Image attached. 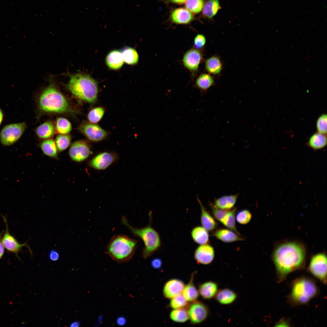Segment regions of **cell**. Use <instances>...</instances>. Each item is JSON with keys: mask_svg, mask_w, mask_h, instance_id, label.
Returning <instances> with one entry per match:
<instances>
[{"mask_svg": "<svg viewBox=\"0 0 327 327\" xmlns=\"http://www.w3.org/2000/svg\"><path fill=\"white\" fill-rule=\"evenodd\" d=\"M237 194L223 196L216 199L214 204L217 207L223 210L233 208L236 201Z\"/></svg>", "mask_w": 327, "mask_h": 327, "instance_id": "cell-27", "label": "cell"}, {"mask_svg": "<svg viewBox=\"0 0 327 327\" xmlns=\"http://www.w3.org/2000/svg\"><path fill=\"white\" fill-rule=\"evenodd\" d=\"M215 84L214 78L208 73L201 74L196 79L195 86L203 93H205Z\"/></svg>", "mask_w": 327, "mask_h": 327, "instance_id": "cell-18", "label": "cell"}, {"mask_svg": "<svg viewBox=\"0 0 327 327\" xmlns=\"http://www.w3.org/2000/svg\"><path fill=\"white\" fill-rule=\"evenodd\" d=\"M185 286L183 282L180 280H170L164 285L163 291L164 295L167 298L172 299L181 294Z\"/></svg>", "mask_w": 327, "mask_h": 327, "instance_id": "cell-16", "label": "cell"}, {"mask_svg": "<svg viewBox=\"0 0 327 327\" xmlns=\"http://www.w3.org/2000/svg\"><path fill=\"white\" fill-rule=\"evenodd\" d=\"M3 233V232H2ZM2 232L0 234V259L3 256L4 253V247L2 241Z\"/></svg>", "mask_w": 327, "mask_h": 327, "instance_id": "cell-46", "label": "cell"}, {"mask_svg": "<svg viewBox=\"0 0 327 327\" xmlns=\"http://www.w3.org/2000/svg\"><path fill=\"white\" fill-rule=\"evenodd\" d=\"M55 127L50 121L43 123L36 129V132L38 137L41 139H46L53 137L56 133Z\"/></svg>", "mask_w": 327, "mask_h": 327, "instance_id": "cell-24", "label": "cell"}, {"mask_svg": "<svg viewBox=\"0 0 327 327\" xmlns=\"http://www.w3.org/2000/svg\"><path fill=\"white\" fill-rule=\"evenodd\" d=\"M237 234L232 230L221 229L216 231L214 235L218 239L225 243L243 240V238L240 237Z\"/></svg>", "mask_w": 327, "mask_h": 327, "instance_id": "cell-23", "label": "cell"}, {"mask_svg": "<svg viewBox=\"0 0 327 327\" xmlns=\"http://www.w3.org/2000/svg\"><path fill=\"white\" fill-rule=\"evenodd\" d=\"M80 323L77 321H75L72 322L70 325V327H78L79 326Z\"/></svg>", "mask_w": 327, "mask_h": 327, "instance_id": "cell-48", "label": "cell"}, {"mask_svg": "<svg viewBox=\"0 0 327 327\" xmlns=\"http://www.w3.org/2000/svg\"><path fill=\"white\" fill-rule=\"evenodd\" d=\"M305 259V249L300 244L288 242L279 246L272 256L278 282L283 281L289 274L300 268Z\"/></svg>", "mask_w": 327, "mask_h": 327, "instance_id": "cell-1", "label": "cell"}, {"mask_svg": "<svg viewBox=\"0 0 327 327\" xmlns=\"http://www.w3.org/2000/svg\"><path fill=\"white\" fill-rule=\"evenodd\" d=\"M309 271L324 284L327 282V258L323 253L315 255L312 258Z\"/></svg>", "mask_w": 327, "mask_h": 327, "instance_id": "cell-8", "label": "cell"}, {"mask_svg": "<svg viewBox=\"0 0 327 327\" xmlns=\"http://www.w3.org/2000/svg\"><path fill=\"white\" fill-rule=\"evenodd\" d=\"M26 128V125L24 122L12 124L5 126L0 134L2 143L6 146L13 144L19 139Z\"/></svg>", "mask_w": 327, "mask_h": 327, "instance_id": "cell-7", "label": "cell"}, {"mask_svg": "<svg viewBox=\"0 0 327 327\" xmlns=\"http://www.w3.org/2000/svg\"><path fill=\"white\" fill-rule=\"evenodd\" d=\"M170 17L173 22L180 24H188L193 18V15L190 12L183 8L174 10L171 13Z\"/></svg>", "mask_w": 327, "mask_h": 327, "instance_id": "cell-17", "label": "cell"}, {"mask_svg": "<svg viewBox=\"0 0 327 327\" xmlns=\"http://www.w3.org/2000/svg\"><path fill=\"white\" fill-rule=\"evenodd\" d=\"M39 110L43 113L73 114L74 110L65 96L51 83L38 99Z\"/></svg>", "mask_w": 327, "mask_h": 327, "instance_id": "cell-2", "label": "cell"}, {"mask_svg": "<svg viewBox=\"0 0 327 327\" xmlns=\"http://www.w3.org/2000/svg\"><path fill=\"white\" fill-rule=\"evenodd\" d=\"M215 297L216 300L223 305H229L234 302L237 298L236 294L233 291L224 289L218 291Z\"/></svg>", "mask_w": 327, "mask_h": 327, "instance_id": "cell-26", "label": "cell"}, {"mask_svg": "<svg viewBox=\"0 0 327 327\" xmlns=\"http://www.w3.org/2000/svg\"><path fill=\"white\" fill-rule=\"evenodd\" d=\"M206 42V39L205 36L202 34H198L194 38L193 47L201 50L204 47Z\"/></svg>", "mask_w": 327, "mask_h": 327, "instance_id": "cell-43", "label": "cell"}, {"mask_svg": "<svg viewBox=\"0 0 327 327\" xmlns=\"http://www.w3.org/2000/svg\"><path fill=\"white\" fill-rule=\"evenodd\" d=\"M117 157L115 154L109 152H104L95 156L89 162V165L91 167L98 170L106 169L114 162Z\"/></svg>", "mask_w": 327, "mask_h": 327, "instance_id": "cell-14", "label": "cell"}, {"mask_svg": "<svg viewBox=\"0 0 327 327\" xmlns=\"http://www.w3.org/2000/svg\"><path fill=\"white\" fill-rule=\"evenodd\" d=\"M252 217V215L250 211L247 210H242L237 214L236 220L240 224H245L248 223Z\"/></svg>", "mask_w": 327, "mask_h": 327, "instance_id": "cell-41", "label": "cell"}, {"mask_svg": "<svg viewBox=\"0 0 327 327\" xmlns=\"http://www.w3.org/2000/svg\"><path fill=\"white\" fill-rule=\"evenodd\" d=\"M219 8L218 0H209L203 6V13L206 17L211 18L216 14Z\"/></svg>", "mask_w": 327, "mask_h": 327, "instance_id": "cell-31", "label": "cell"}, {"mask_svg": "<svg viewBox=\"0 0 327 327\" xmlns=\"http://www.w3.org/2000/svg\"><path fill=\"white\" fill-rule=\"evenodd\" d=\"M78 129L89 140L94 142L101 141L107 135V132L97 125L86 121L81 123Z\"/></svg>", "mask_w": 327, "mask_h": 327, "instance_id": "cell-10", "label": "cell"}, {"mask_svg": "<svg viewBox=\"0 0 327 327\" xmlns=\"http://www.w3.org/2000/svg\"><path fill=\"white\" fill-rule=\"evenodd\" d=\"M284 324H285V325H288V322H287V321H285L284 320H283L282 321H281V322H279V323H278L277 325H284Z\"/></svg>", "mask_w": 327, "mask_h": 327, "instance_id": "cell-49", "label": "cell"}, {"mask_svg": "<svg viewBox=\"0 0 327 327\" xmlns=\"http://www.w3.org/2000/svg\"><path fill=\"white\" fill-rule=\"evenodd\" d=\"M236 209V208H234L228 210L226 214L220 222L227 227L239 234L235 225V214Z\"/></svg>", "mask_w": 327, "mask_h": 327, "instance_id": "cell-33", "label": "cell"}, {"mask_svg": "<svg viewBox=\"0 0 327 327\" xmlns=\"http://www.w3.org/2000/svg\"><path fill=\"white\" fill-rule=\"evenodd\" d=\"M210 206L214 216L216 220L220 222L226 214L228 210L218 208L211 203H210Z\"/></svg>", "mask_w": 327, "mask_h": 327, "instance_id": "cell-42", "label": "cell"}, {"mask_svg": "<svg viewBox=\"0 0 327 327\" xmlns=\"http://www.w3.org/2000/svg\"><path fill=\"white\" fill-rule=\"evenodd\" d=\"M170 318L174 322L183 323L189 319L188 311L183 308L174 309L170 313Z\"/></svg>", "mask_w": 327, "mask_h": 327, "instance_id": "cell-35", "label": "cell"}, {"mask_svg": "<svg viewBox=\"0 0 327 327\" xmlns=\"http://www.w3.org/2000/svg\"><path fill=\"white\" fill-rule=\"evenodd\" d=\"M193 278V274L192 275L189 282L185 286L182 292L183 296L187 301H195L198 297L199 292L194 285Z\"/></svg>", "mask_w": 327, "mask_h": 327, "instance_id": "cell-30", "label": "cell"}, {"mask_svg": "<svg viewBox=\"0 0 327 327\" xmlns=\"http://www.w3.org/2000/svg\"><path fill=\"white\" fill-rule=\"evenodd\" d=\"M71 137L69 134H60L56 137L55 143L58 151L62 152L67 149L70 145Z\"/></svg>", "mask_w": 327, "mask_h": 327, "instance_id": "cell-36", "label": "cell"}, {"mask_svg": "<svg viewBox=\"0 0 327 327\" xmlns=\"http://www.w3.org/2000/svg\"><path fill=\"white\" fill-rule=\"evenodd\" d=\"M49 256L51 260L56 261L59 259V254L57 250L54 249L52 250L49 253Z\"/></svg>", "mask_w": 327, "mask_h": 327, "instance_id": "cell-45", "label": "cell"}, {"mask_svg": "<svg viewBox=\"0 0 327 327\" xmlns=\"http://www.w3.org/2000/svg\"><path fill=\"white\" fill-rule=\"evenodd\" d=\"M91 152L89 144L85 141L80 140L73 143L69 150V155L71 160L77 162L86 159Z\"/></svg>", "mask_w": 327, "mask_h": 327, "instance_id": "cell-12", "label": "cell"}, {"mask_svg": "<svg viewBox=\"0 0 327 327\" xmlns=\"http://www.w3.org/2000/svg\"><path fill=\"white\" fill-rule=\"evenodd\" d=\"M217 284L209 281L201 284L199 286V293L203 299H210L215 297L218 291Z\"/></svg>", "mask_w": 327, "mask_h": 327, "instance_id": "cell-21", "label": "cell"}, {"mask_svg": "<svg viewBox=\"0 0 327 327\" xmlns=\"http://www.w3.org/2000/svg\"><path fill=\"white\" fill-rule=\"evenodd\" d=\"M173 2L177 4H183L185 3L187 0H170Z\"/></svg>", "mask_w": 327, "mask_h": 327, "instance_id": "cell-47", "label": "cell"}, {"mask_svg": "<svg viewBox=\"0 0 327 327\" xmlns=\"http://www.w3.org/2000/svg\"><path fill=\"white\" fill-rule=\"evenodd\" d=\"M151 264L153 268L156 269H160L161 266L162 261L160 258H155L152 260Z\"/></svg>", "mask_w": 327, "mask_h": 327, "instance_id": "cell-44", "label": "cell"}, {"mask_svg": "<svg viewBox=\"0 0 327 327\" xmlns=\"http://www.w3.org/2000/svg\"><path fill=\"white\" fill-rule=\"evenodd\" d=\"M214 257L213 248L210 245L206 244L201 245L196 249L194 253V258L199 264L207 265L210 263Z\"/></svg>", "mask_w": 327, "mask_h": 327, "instance_id": "cell-15", "label": "cell"}, {"mask_svg": "<svg viewBox=\"0 0 327 327\" xmlns=\"http://www.w3.org/2000/svg\"><path fill=\"white\" fill-rule=\"evenodd\" d=\"M104 112L103 108L98 107L91 110L88 115L89 121L91 123L95 124L99 121L102 117Z\"/></svg>", "mask_w": 327, "mask_h": 327, "instance_id": "cell-37", "label": "cell"}, {"mask_svg": "<svg viewBox=\"0 0 327 327\" xmlns=\"http://www.w3.org/2000/svg\"><path fill=\"white\" fill-rule=\"evenodd\" d=\"M55 127L56 132L60 134H68L72 129L70 122L66 118L61 117L57 119Z\"/></svg>", "mask_w": 327, "mask_h": 327, "instance_id": "cell-32", "label": "cell"}, {"mask_svg": "<svg viewBox=\"0 0 327 327\" xmlns=\"http://www.w3.org/2000/svg\"><path fill=\"white\" fill-rule=\"evenodd\" d=\"M40 147L44 154L51 158L55 159L58 158V149L54 140L53 139H48L42 141Z\"/></svg>", "mask_w": 327, "mask_h": 327, "instance_id": "cell-28", "label": "cell"}, {"mask_svg": "<svg viewBox=\"0 0 327 327\" xmlns=\"http://www.w3.org/2000/svg\"><path fill=\"white\" fill-rule=\"evenodd\" d=\"M3 118V114L2 111L0 109V124L2 121Z\"/></svg>", "mask_w": 327, "mask_h": 327, "instance_id": "cell-50", "label": "cell"}, {"mask_svg": "<svg viewBox=\"0 0 327 327\" xmlns=\"http://www.w3.org/2000/svg\"><path fill=\"white\" fill-rule=\"evenodd\" d=\"M191 235L194 242L198 244H206L209 242V234L207 230L203 227L197 226L193 228Z\"/></svg>", "mask_w": 327, "mask_h": 327, "instance_id": "cell-29", "label": "cell"}, {"mask_svg": "<svg viewBox=\"0 0 327 327\" xmlns=\"http://www.w3.org/2000/svg\"><path fill=\"white\" fill-rule=\"evenodd\" d=\"M106 61L108 66L113 70L120 68L124 61L121 52L116 50L110 52L106 57Z\"/></svg>", "mask_w": 327, "mask_h": 327, "instance_id": "cell-22", "label": "cell"}, {"mask_svg": "<svg viewBox=\"0 0 327 327\" xmlns=\"http://www.w3.org/2000/svg\"><path fill=\"white\" fill-rule=\"evenodd\" d=\"M197 199L198 202L201 210V222L204 229L208 231L213 230L216 226V224L213 217L206 210L203 205L198 197Z\"/></svg>", "mask_w": 327, "mask_h": 327, "instance_id": "cell-20", "label": "cell"}, {"mask_svg": "<svg viewBox=\"0 0 327 327\" xmlns=\"http://www.w3.org/2000/svg\"><path fill=\"white\" fill-rule=\"evenodd\" d=\"M2 218L5 223L6 228L5 231L2 238V241L4 247L9 252L15 254L18 258V253L23 246L28 248L31 256L33 253L29 246L26 243L21 244L18 242L15 238L9 232L8 226L6 218L2 216Z\"/></svg>", "mask_w": 327, "mask_h": 327, "instance_id": "cell-11", "label": "cell"}, {"mask_svg": "<svg viewBox=\"0 0 327 327\" xmlns=\"http://www.w3.org/2000/svg\"><path fill=\"white\" fill-rule=\"evenodd\" d=\"M188 313L191 322L194 324L200 323L205 320L209 314L208 308L199 302L194 301L189 306Z\"/></svg>", "mask_w": 327, "mask_h": 327, "instance_id": "cell-13", "label": "cell"}, {"mask_svg": "<svg viewBox=\"0 0 327 327\" xmlns=\"http://www.w3.org/2000/svg\"><path fill=\"white\" fill-rule=\"evenodd\" d=\"M67 87L75 98L90 104L96 101L98 91L96 81L89 75L77 73L71 75Z\"/></svg>", "mask_w": 327, "mask_h": 327, "instance_id": "cell-3", "label": "cell"}, {"mask_svg": "<svg viewBox=\"0 0 327 327\" xmlns=\"http://www.w3.org/2000/svg\"><path fill=\"white\" fill-rule=\"evenodd\" d=\"M316 127L317 132L326 135L327 134V115L323 114L318 118L316 123Z\"/></svg>", "mask_w": 327, "mask_h": 327, "instance_id": "cell-40", "label": "cell"}, {"mask_svg": "<svg viewBox=\"0 0 327 327\" xmlns=\"http://www.w3.org/2000/svg\"><path fill=\"white\" fill-rule=\"evenodd\" d=\"M171 299L170 302V306L171 308L174 309L183 308L187 304V301L181 294Z\"/></svg>", "mask_w": 327, "mask_h": 327, "instance_id": "cell-39", "label": "cell"}, {"mask_svg": "<svg viewBox=\"0 0 327 327\" xmlns=\"http://www.w3.org/2000/svg\"><path fill=\"white\" fill-rule=\"evenodd\" d=\"M121 222L134 236L140 238L143 240L144 247L142 255L144 259L150 257L160 247L161 241L159 235L151 226L150 223L144 227L140 228L134 227L130 225L124 216L122 217Z\"/></svg>", "mask_w": 327, "mask_h": 327, "instance_id": "cell-6", "label": "cell"}, {"mask_svg": "<svg viewBox=\"0 0 327 327\" xmlns=\"http://www.w3.org/2000/svg\"><path fill=\"white\" fill-rule=\"evenodd\" d=\"M319 289L312 279L302 276L294 280L292 284L288 300L293 306L306 304L316 296Z\"/></svg>", "mask_w": 327, "mask_h": 327, "instance_id": "cell-5", "label": "cell"}, {"mask_svg": "<svg viewBox=\"0 0 327 327\" xmlns=\"http://www.w3.org/2000/svg\"><path fill=\"white\" fill-rule=\"evenodd\" d=\"M185 5L189 11L198 13L202 9L204 4L203 0H187Z\"/></svg>", "mask_w": 327, "mask_h": 327, "instance_id": "cell-38", "label": "cell"}, {"mask_svg": "<svg viewBox=\"0 0 327 327\" xmlns=\"http://www.w3.org/2000/svg\"><path fill=\"white\" fill-rule=\"evenodd\" d=\"M138 240L126 235L114 236L109 241L105 253L112 259L118 263L128 262L134 255Z\"/></svg>", "mask_w": 327, "mask_h": 327, "instance_id": "cell-4", "label": "cell"}, {"mask_svg": "<svg viewBox=\"0 0 327 327\" xmlns=\"http://www.w3.org/2000/svg\"><path fill=\"white\" fill-rule=\"evenodd\" d=\"M203 60V54L201 50L193 47L184 54L182 62L184 66L194 77L199 71V66Z\"/></svg>", "mask_w": 327, "mask_h": 327, "instance_id": "cell-9", "label": "cell"}, {"mask_svg": "<svg viewBox=\"0 0 327 327\" xmlns=\"http://www.w3.org/2000/svg\"><path fill=\"white\" fill-rule=\"evenodd\" d=\"M327 144L326 135L318 132L313 134L307 142V146L314 150L324 148Z\"/></svg>", "mask_w": 327, "mask_h": 327, "instance_id": "cell-25", "label": "cell"}, {"mask_svg": "<svg viewBox=\"0 0 327 327\" xmlns=\"http://www.w3.org/2000/svg\"><path fill=\"white\" fill-rule=\"evenodd\" d=\"M205 68L206 71L211 75L220 74L223 68L222 62L217 56H212L205 61Z\"/></svg>", "mask_w": 327, "mask_h": 327, "instance_id": "cell-19", "label": "cell"}, {"mask_svg": "<svg viewBox=\"0 0 327 327\" xmlns=\"http://www.w3.org/2000/svg\"><path fill=\"white\" fill-rule=\"evenodd\" d=\"M124 61L129 64L137 63L139 57L137 53L134 49L131 48H126L123 50L121 52Z\"/></svg>", "mask_w": 327, "mask_h": 327, "instance_id": "cell-34", "label": "cell"}]
</instances>
